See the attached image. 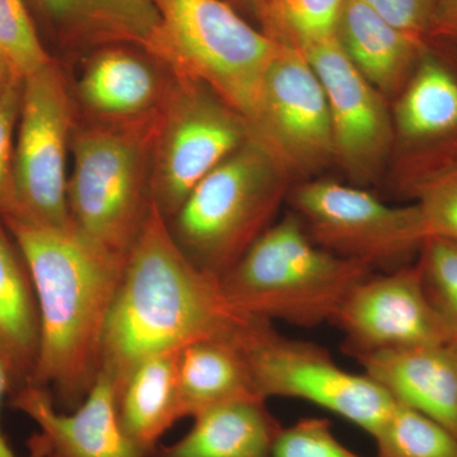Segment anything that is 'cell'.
Wrapping results in <instances>:
<instances>
[{
    "instance_id": "obj_1",
    "label": "cell",
    "mask_w": 457,
    "mask_h": 457,
    "mask_svg": "<svg viewBox=\"0 0 457 457\" xmlns=\"http://www.w3.org/2000/svg\"><path fill=\"white\" fill-rule=\"evenodd\" d=\"M270 323L236 308L220 279L195 266L150 200L108 315L101 372L116 393L139 363L204 339L251 341Z\"/></svg>"
},
{
    "instance_id": "obj_2",
    "label": "cell",
    "mask_w": 457,
    "mask_h": 457,
    "mask_svg": "<svg viewBox=\"0 0 457 457\" xmlns=\"http://www.w3.org/2000/svg\"><path fill=\"white\" fill-rule=\"evenodd\" d=\"M31 275L40 347L32 384L49 392L59 411H73L101 372L102 343L126 260L101 251L73 227H40L7 218Z\"/></svg>"
},
{
    "instance_id": "obj_3",
    "label": "cell",
    "mask_w": 457,
    "mask_h": 457,
    "mask_svg": "<svg viewBox=\"0 0 457 457\" xmlns=\"http://www.w3.org/2000/svg\"><path fill=\"white\" fill-rule=\"evenodd\" d=\"M372 273L365 264L315 245L293 212L249 246L221 286L245 314L314 328L332 323L352 288Z\"/></svg>"
},
{
    "instance_id": "obj_4",
    "label": "cell",
    "mask_w": 457,
    "mask_h": 457,
    "mask_svg": "<svg viewBox=\"0 0 457 457\" xmlns=\"http://www.w3.org/2000/svg\"><path fill=\"white\" fill-rule=\"evenodd\" d=\"M294 177L252 139L194 188L168 221L171 236L195 266L221 279L273 224Z\"/></svg>"
},
{
    "instance_id": "obj_5",
    "label": "cell",
    "mask_w": 457,
    "mask_h": 457,
    "mask_svg": "<svg viewBox=\"0 0 457 457\" xmlns=\"http://www.w3.org/2000/svg\"><path fill=\"white\" fill-rule=\"evenodd\" d=\"M158 60L174 78L204 84L251 125L257 140L264 79L278 45L222 0H153Z\"/></svg>"
},
{
    "instance_id": "obj_6",
    "label": "cell",
    "mask_w": 457,
    "mask_h": 457,
    "mask_svg": "<svg viewBox=\"0 0 457 457\" xmlns=\"http://www.w3.org/2000/svg\"><path fill=\"white\" fill-rule=\"evenodd\" d=\"M159 117L90 126L71 135L73 170L66 189L71 227L121 260L134 245L149 207L147 161Z\"/></svg>"
},
{
    "instance_id": "obj_7",
    "label": "cell",
    "mask_w": 457,
    "mask_h": 457,
    "mask_svg": "<svg viewBox=\"0 0 457 457\" xmlns=\"http://www.w3.org/2000/svg\"><path fill=\"white\" fill-rule=\"evenodd\" d=\"M287 203L315 245L374 272L408 266L409 257L428 239L418 204L390 206L366 189L336 180L293 186Z\"/></svg>"
},
{
    "instance_id": "obj_8",
    "label": "cell",
    "mask_w": 457,
    "mask_h": 457,
    "mask_svg": "<svg viewBox=\"0 0 457 457\" xmlns=\"http://www.w3.org/2000/svg\"><path fill=\"white\" fill-rule=\"evenodd\" d=\"M254 139L251 125L204 84L173 77L154 145L149 196L170 221L198 183Z\"/></svg>"
},
{
    "instance_id": "obj_9",
    "label": "cell",
    "mask_w": 457,
    "mask_h": 457,
    "mask_svg": "<svg viewBox=\"0 0 457 457\" xmlns=\"http://www.w3.org/2000/svg\"><path fill=\"white\" fill-rule=\"evenodd\" d=\"M17 128L13 212L8 218L46 228L71 227L66 195L71 107L55 62L23 79Z\"/></svg>"
},
{
    "instance_id": "obj_10",
    "label": "cell",
    "mask_w": 457,
    "mask_h": 457,
    "mask_svg": "<svg viewBox=\"0 0 457 457\" xmlns=\"http://www.w3.org/2000/svg\"><path fill=\"white\" fill-rule=\"evenodd\" d=\"M248 359L262 398L306 400L374 437L396 402L366 374H352L315 343L282 336L269 324L252 342Z\"/></svg>"
},
{
    "instance_id": "obj_11",
    "label": "cell",
    "mask_w": 457,
    "mask_h": 457,
    "mask_svg": "<svg viewBox=\"0 0 457 457\" xmlns=\"http://www.w3.org/2000/svg\"><path fill=\"white\" fill-rule=\"evenodd\" d=\"M264 79L257 141L291 176H312L335 162L326 90L308 57L278 44Z\"/></svg>"
},
{
    "instance_id": "obj_12",
    "label": "cell",
    "mask_w": 457,
    "mask_h": 457,
    "mask_svg": "<svg viewBox=\"0 0 457 457\" xmlns=\"http://www.w3.org/2000/svg\"><path fill=\"white\" fill-rule=\"evenodd\" d=\"M302 51L326 90L335 162L354 182H372L395 137L386 98L352 64L337 35Z\"/></svg>"
},
{
    "instance_id": "obj_13",
    "label": "cell",
    "mask_w": 457,
    "mask_h": 457,
    "mask_svg": "<svg viewBox=\"0 0 457 457\" xmlns=\"http://www.w3.org/2000/svg\"><path fill=\"white\" fill-rule=\"evenodd\" d=\"M352 357L393 348L447 345L427 299L418 264L370 275L348 293L336 317Z\"/></svg>"
},
{
    "instance_id": "obj_14",
    "label": "cell",
    "mask_w": 457,
    "mask_h": 457,
    "mask_svg": "<svg viewBox=\"0 0 457 457\" xmlns=\"http://www.w3.org/2000/svg\"><path fill=\"white\" fill-rule=\"evenodd\" d=\"M9 404L38 426L29 441L36 457H147L123 432L112 380L99 372L86 400L75 411H59L47 390L27 385Z\"/></svg>"
},
{
    "instance_id": "obj_15",
    "label": "cell",
    "mask_w": 457,
    "mask_h": 457,
    "mask_svg": "<svg viewBox=\"0 0 457 457\" xmlns=\"http://www.w3.org/2000/svg\"><path fill=\"white\" fill-rule=\"evenodd\" d=\"M371 378L400 404L420 411L457 437V350L425 345L356 357Z\"/></svg>"
},
{
    "instance_id": "obj_16",
    "label": "cell",
    "mask_w": 457,
    "mask_h": 457,
    "mask_svg": "<svg viewBox=\"0 0 457 457\" xmlns=\"http://www.w3.org/2000/svg\"><path fill=\"white\" fill-rule=\"evenodd\" d=\"M336 35L352 64L385 98L402 93L428 46L426 38L390 25L365 0H345Z\"/></svg>"
},
{
    "instance_id": "obj_17",
    "label": "cell",
    "mask_w": 457,
    "mask_h": 457,
    "mask_svg": "<svg viewBox=\"0 0 457 457\" xmlns=\"http://www.w3.org/2000/svg\"><path fill=\"white\" fill-rule=\"evenodd\" d=\"M78 93L84 106L112 123L155 119L167 96L155 69L123 50L102 51L93 57L84 68Z\"/></svg>"
},
{
    "instance_id": "obj_18",
    "label": "cell",
    "mask_w": 457,
    "mask_h": 457,
    "mask_svg": "<svg viewBox=\"0 0 457 457\" xmlns=\"http://www.w3.org/2000/svg\"><path fill=\"white\" fill-rule=\"evenodd\" d=\"M254 338L204 339L180 351L179 378L183 418H195L227 403L264 400L248 359V348Z\"/></svg>"
},
{
    "instance_id": "obj_19",
    "label": "cell",
    "mask_w": 457,
    "mask_h": 457,
    "mask_svg": "<svg viewBox=\"0 0 457 457\" xmlns=\"http://www.w3.org/2000/svg\"><path fill=\"white\" fill-rule=\"evenodd\" d=\"M3 227L0 225V365L7 372L12 395L32 384L40 347V312L29 267Z\"/></svg>"
},
{
    "instance_id": "obj_20",
    "label": "cell",
    "mask_w": 457,
    "mask_h": 457,
    "mask_svg": "<svg viewBox=\"0 0 457 457\" xmlns=\"http://www.w3.org/2000/svg\"><path fill=\"white\" fill-rule=\"evenodd\" d=\"M187 435L153 457H270L284 428L266 400H242L207 409Z\"/></svg>"
},
{
    "instance_id": "obj_21",
    "label": "cell",
    "mask_w": 457,
    "mask_h": 457,
    "mask_svg": "<svg viewBox=\"0 0 457 457\" xmlns=\"http://www.w3.org/2000/svg\"><path fill=\"white\" fill-rule=\"evenodd\" d=\"M180 352L158 354L139 363L117 393V411L132 444L153 457L162 437L182 420Z\"/></svg>"
},
{
    "instance_id": "obj_22",
    "label": "cell",
    "mask_w": 457,
    "mask_h": 457,
    "mask_svg": "<svg viewBox=\"0 0 457 457\" xmlns=\"http://www.w3.org/2000/svg\"><path fill=\"white\" fill-rule=\"evenodd\" d=\"M69 31L90 40L126 41L158 60L161 17L153 0H41Z\"/></svg>"
},
{
    "instance_id": "obj_23",
    "label": "cell",
    "mask_w": 457,
    "mask_h": 457,
    "mask_svg": "<svg viewBox=\"0 0 457 457\" xmlns=\"http://www.w3.org/2000/svg\"><path fill=\"white\" fill-rule=\"evenodd\" d=\"M394 129L409 141H428L457 131V78L428 46L399 95Z\"/></svg>"
},
{
    "instance_id": "obj_24",
    "label": "cell",
    "mask_w": 457,
    "mask_h": 457,
    "mask_svg": "<svg viewBox=\"0 0 457 457\" xmlns=\"http://www.w3.org/2000/svg\"><path fill=\"white\" fill-rule=\"evenodd\" d=\"M345 0H254L261 31L278 44L305 47L336 35Z\"/></svg>"
},
{
    "instance_id": "obj_25",
    "label": "cell",
    "mask_w": 457,
    "mask_h": 457,
    "mask_svg": "<svg viewBox=\"0 0 457 457\" xmlns=\"http://www.w3.org/2000/svg\"><path fill=\"white\" fill-rule=\"evenodd\" d=\"M372 438L378 457H457L453 433L398 402Z\"/></svg>"
},
{
    "instance_id": "obj_26",
    "label": "cell",
    "mask_w": 457,
    "mask_h": 457,
    "mask_svg": "<svg viewBox=\"0 0 457 457\" xmlns=\"http://www.w3.org/2000/svg\"><path fill=\"white\" fill-rule=\"evenodd\" d=\"M417 264L427 299L440 320L447 345L457 350V243L428 237Z\"/></svg>"
},
{
    "instance_id": "obj_27",
    "label": "cell",
    "mask_w": 457,
    "mask_h": 457,
    "mask_svg": "<svg viewBox=\"0 0 457 457\" xmlns=\"http://www.w3.org/2000/svg\"><path fill=\"white\" fill-rule=\"evenodd\" d=\"M0 54L22 79L53 62L36 35L23 0H0Z\"/></svg>"
},
{
    "instance_id": "obj_28",
    "label": "cell",
    "mask_w": 457,
    "mask_h": 457,
    "mask_svg": "<svg viewBox=\"0 0 457 457\" xmlns=\"http://www.w3.org/2000/svg\"><path fill=\"white\" fill-rule=\"evenodd\" d=\"M413 188L428 237L457 243V164L429 174Z\"/></svg>"
},
{
    "instance_id": "obj_29",
    "label": "cell",
    "mask_w": 457,
    "mask_h": 457,
    "mask_svg": "<svg viewBox=\"0 0 457 457\" xmlns=\"http://www.w3.org/2000/svg\"><path fill=\"white\" fill-rule=\"evenodd\" d=\"M270 457H362L342 445L329 420L303 418L282 428Z\"/></svg>"
},
{
    "instance_id": "obj_30",
    "label": "cell",
    "mask_w": 457,
    "mask_h": 457,
    "mask_svg": "<svg viewBox=\"0 0 457 457\" xmlns=\"http://www.w3.org/2000/svg\"><path fill=\"white\" fill-rule=\"evenodd\" d=\"M23 79L18 78L0 96V225L13 212L14 130L22 104Z\"/></svg>"
},
{
    "instance_id": "obj_31",
    "label": "cell",
    "mask_w": 457,
    "mask_h": 457,
    "mask_svg": "<svg viewBox=\"0 0 457 457\" xmlns=\"http://www.w3.org/2000/svg\"><path fill=\"white\" fill-rule=\"evenodd\" d=\"M390 25L416 36L428 37L438 0H365Z\"/></svg>"
},
{
    "instance_id": "obj_32",
    "label": "cell",
    "mask_w": 457,
    "mask_h": 457,
    "mask_svg": "<svg viewBox=\"0 0 457 457\" xmlns=\"http://www.w3.org/2000/svg\"><path fill=\"white\" fill-rule=\"evenodd\" d=\"M427 40L457 42V0H438Z\"/></svg>"
},
{
    "instance_id": "obj_33",
    "label": "cell",
    "mask_w": 457,
    "mask_h": 457,
    "mask_svg": "<svg viewBox=\"0 0 457 457\" xmlns=\"http://www.w3.org/2000/svg\"><path fill=\"white\" fill-rule=\"evenodd\" d=\"M5 394H9V380L7 372L4 368L0 365V405H2V400L4 398ZM0 457H18L13 450L9 447L7 440H5L4 435H3L2 428H0ZM27 457H35L32 453H29Z\"/></svg>"
},
{
    "instance_id": "obj_34",
    "label": "cell",
    "mask_w": 457,
    "mask_h": 457,
    "mask_svg": "<svg viewBox=\"0 0 457 457\" xmlns=\"http://www.w3.org/2000/svg\"><path fill=\"white\" fill-rule=\"evenodd\" d=\"M16 73L12 71L11 65L8 64L7 60L0 54V96L4 93V90L11 86L13 80L18 79ZM22 79V78H21Z\"/></svg>"
},
{
    "instance_id": "obj_35",
    "label": "cell",
    "mask_w": 457,
    "mask_h": 457,
    "mask_svg": "<svg viewBox=\"0 0 457 457\" xmlns=\"http://www.w3.org/2000/svg\"><path fill=\"white\" fill-rule=\"evenodd\" d=\"M249 3H252V5H253L254 0H248Z\"/></svg>"
},
{
    "instance_id": "obj_36",
    "label": "cell",
    "mask_w": 457,
    "mask_h": 457,
    "mask_svg": "<svg viewBox=\"0 0 457 457\" xmlns=\"http://www.w3.org/2000/svg\"><path fill=\"white\" fill-rule=\"evenodd\" d=\"M33 456H35V455H33ZM35 457H36V456H35Z\"/></svg>"
}]
</instances>
